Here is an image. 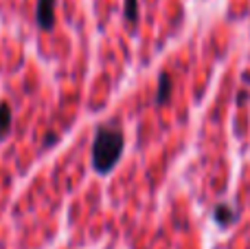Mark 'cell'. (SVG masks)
I'll use <instances>...</instances> for the list:
<instances>
[{"instance_id": "1", "label": "cell", "mask_w": 250, "mask_h": 249, "mask_svg": "<svg viewBox=\"0 0 250 249\" xmlns=\"http://www.w3.org/2000/svg\"><path fill=\"white\" fill-rule=\"evenodd\" d=\"M123 146L125 139L121 128L112 124L99 126L95 132V141H92V168L99 174L112 172L123 154Z\"/></svg>"}, {"instance_id": "2", "label": "cell", "mask_w": 250, "mask_h": 249, "mask_svg": "<svg viewBox=\"0 0 250 249\" xmlns=\"http://www.w3.org/2000/svg\"><path fill=\"white\" fill-rule=\"evenodd\" d=\"M35 20H38L40 29H53V25H55V0H38Z\"/></svg>"}, {"instance_id": "3", "label": "cell", "mask_w": 250, "mask_h": 249, "mask_svg": "<svg viewBox=\"0 0 250 249\" xmlns=\"http://www.w3.org/2000/svg\"><path fill=\"white\" fill-rule=\"evenodd\" d=\"M171 97V75L169 73H163L158 77V93H156V104L163 106L165 101H169Z\"/></svg>"}, {"instance_id": "4", "label": "cell", "mask_w": 250, "mask_h": 249, "mask_svg": "<svg viewBox=\"0 0 250 249\" xmlns=\"http://www.w3.org/2000/svg\"><path fill=\"white\" fill-rule=\"evenodd\" d=\"M11 132V108L7 101L0 104V141L7 139V135Z\"/></svg>"}, {"instance_id": "5", "label": "cell", "mask_w": 250, "mask_h": 249, "mask_svg": "<svg viewBox=\"0 0 250 249\" xmlns=\"http://www.w3.org/2000/svg\"><path fill=\"white\" fill-rule=\"evenodd\" d=\"M235 219H237V214H235L229 205H217L215 207V221L222 225V227H229Z\"/></svg>"}, {"instance_id": "6", "label": "cell", "mask_w": 250, "mask_h": 249, "mask_svg": "<svg viewBox=\"0 0 250 249\" xmlns=\"http://www.w3.org/2000/svg\"><path fill=\"white\" fill-rule=\"evenodd\" d=\"M125 18L129 22H136L138 18V0H125Z\"/></svg>"}, {"instance_id": "7", "label": "cell", "mask_w": 250, "mask_h": 249, "mask_svg": "<svg viewBox=\"0 0 250 249\" xmlns=\"http://www.w3.org/2000/svg\"><path fill=\"white\" fill-rule=\"evenodd\" d=\"M55 144V135H46V141H44V146H53Z\"/></svg>"}]
</instances>
